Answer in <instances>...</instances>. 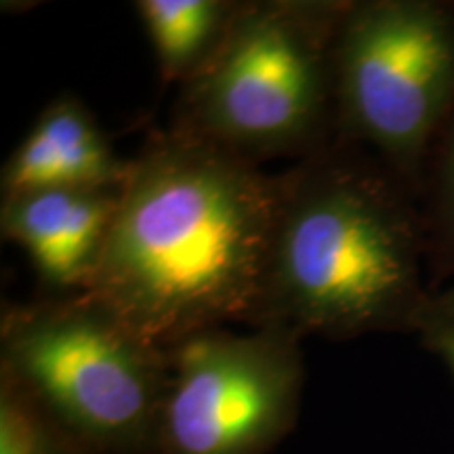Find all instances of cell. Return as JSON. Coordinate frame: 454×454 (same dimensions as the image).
<instances>
[{
  "label": "cell",
  "instance_id": "13",
  "mask_svg": "<svg viewBox=\"0 0 454 454\" xmlns=\"http://www.w3.org/2000/svg\"><path fill=\"white\" fill-rule=\"evenodd\" d=\"M417 333L421 334L425 348L438 354L454 374V326L425 325Z\"/></svg>",
  "mask_w": 454,
  "mask_h": 454
},
{
  "label": "cell",
  "instance_id": "9",
  "mask_svg": "<svg viewBox=\"0 0 454 454\" xmlns=\"http://www.w3.org/2000/svg\"><path fill=\"white\" fill-rule=\"evenodd\" d=\"M240 9L238 0H137L141 24L150 36L167 82L184 87L223 43Z\"/></svg>",
  "mask_w": 454,
  "mask_h": 454
},
{
  "label": "cell",
  "instance_id": "5",
  "mask_svg": "<svg viewBox=\"0 0 454 454\" xmlns=\"http://www.w3.org/2000/svg\"><path fill=\"white\" fill-rule=\"evenodd\" d=\"M454 110V0H348L334 36V141L379 158L417 198Z\"/></svg>",
  "mask_w": 454,
  "mask_h": 454
},
{
  "label": "cell",
  "instance_id": "8",
  "mask_svg": "<svg viewBox=\"0 0 454 454\" xmlns=\"http://www.w3.org/2000/svg\"><path fill=\"white\" fill-rule=\"evenodd\" d=\"M130 160L114 152L110 139L87 106L61 93L11 152L0 173L3 196L55 187L121 190Z\"/></svg>",
  "mask_w": 454,
  "mask_h": 454
},
{
  "label": "cell",
  "instance_id": "3",
  "mask_svg": "<svg viewBox=\"0 0 454 454\" xmlns=\"http://www.w3.org/2000/svg\"><path fill=\"white\" fill-rule=\"evenodd\" d=\"M348 0H247L170 127L261 167L334 144V36Z\"/></svg>",
  "mask_w": 454,
  "mask_h": 454
},
{
  "label": "cell",
  "instance_id": "1",
  "mask_svg": "<svg viewBox=\"0 0 454 454\" xmlns=\"http://www.w3.org/2000/svg\"><path fill=\"white\" fill-rule=\"evenodd\" d=\"M278 204L280 175L173 127L150 135L84 293L164 349L204 328L248 326Z\"/></svg>",
  "mask_w": 454,
  "mask_h": 454
},
{
  "label": "cell",
  "instance_id": "6",
  "mask_svg": "<svg viewBox=\"0 0 454 454\" xmlns=\"http://www.w3.org/2000/svg\"><path fill=\"white\" fill-rule=\"evenodd\" d=\"M167 356L160 454H268L293 431L305 377L299 334L215 326Z\"/></svg>",
  "mask_w": 454,
  "mask_h": 454
},
{
  "label": "cell",
  "instance_id": "10",
  "mask_svg": "<svg viewBox=\"0 0 454 454\" xmlns=\"http://www.w3.org/2000/svg\"><path fill=\"white\" fill-rule=\"evenodd\" d=\"M431 293L454 280V110L425 160L417 192Z\"/></svg>",
  "mask_w": 454,
  "mask_h": 454
},
{
  "label": "cell",
  "instance_id": "2",
  "mask_svg": "<svg viewBox=\"0 0 454 454\" xmlns=\"http://www.w3.org/2000/svg\"><path fill=\"white\" fill-rule=\"evenodd\" d=\"M431 294L417 198L379 158L334 141L280 175L248 328L334 340L417 333Z\"/></svg>",
  "mask_w": 454,
  "mask_h": 454
},
{
  "label": "cell",
  "instance_id": "12",
  "mask_svg": "<svg viewBox=\"0 0 454 454\" xmlns=\"http://www.w3.org/2000/svg\"><path fill=\"white\" fill-rule=\"evenodd\" d=\"M425 325L454 326V282L450 286L440 288L438 293L431 294L427 308H425L421 320H419L417 331Z\"/></svg>",
  "mask_w": 454,
  "mask_h": 454
},
{
  "label": "cell",
  "instance_id": "7",
  "mask_svg": "<svg viewBox=\"0 0 454 454\" xmlns=\"http://www.w3.org/2000/svg\"><path fill=\"white\" fill-rule=\"evenodd\" d=\"M121 190L55 187L3 196L0 231L51 293H84L104 254Z\"/></svg>",
  "mask_w": 454,
  "mask_h": 454
},
{
  "label": "cell",
  "instance_id": "11",
  "mask_svg": "<svg viewBox=\"0 0 454 454\" xmlns=\"http://www.w3.org/2000/svg\"><path fill=\"white\" fill-rule=\"evenodd\" d=\"M0 454H95L9 368L0 366Z\"/></svg>",
  "mask_w": 454,
  "mask_h": 454
},
{
  "label": "cell",
  "instance_id": "4",
  "mask_svg": "<svg viewBox=\"0 0 454 454\" xmlns=\"http://www.w3.org/2000/svg\"><path fill=\"white\" fill-rule=\"evenodd\" d=\"M0 366L95 454H160L167 349L93 294L4 303Z\"/></svg>",
  "mask_w": 454,
  "mask_h": 454
}]
</instances>
